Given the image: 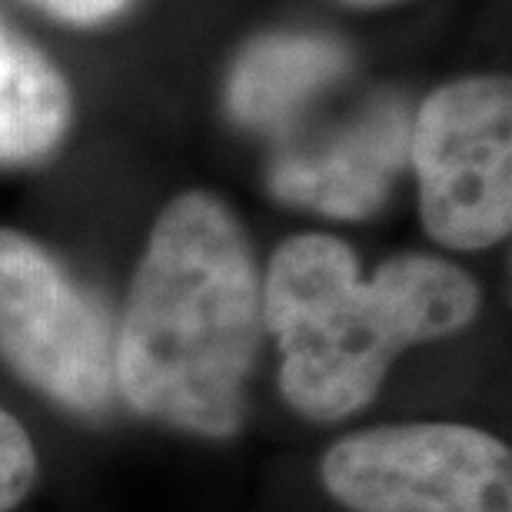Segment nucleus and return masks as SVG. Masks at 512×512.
<instances>
[{
	"label": "nucleus",
	"instance_id": "8",
	"mask_svg": "<svg viewBox=\"0 0 512 512\" xmlns=\"http://www.w3.org/2000/svg\"><path fill=\"white\" fill-rule=\"evenodd\" d=\"M70 124V90L54 64L0 24V163L50 153Z\"/></svg>",
	"mask_w": 512,
	"mask_h": 512
},
{
	"label": "nucleus",
	"instance_id": "4",
	"mask_svg": "<svg viewBox=\"0 0 512 512\" xmlns=\"http://www.w3.org/2000/svg\"><path fill=\"white\" fill-rule=\"evenodd\" d=\"M117 326L107 310L17 230H0V360L27 386L80 416L117 396Z\"/></svg>",
	"mask_w": 512,
	"mask_h": 512
},
{
	"label": "nucleus",
	"instance_id": "5",
	"mask_svg": "<svg viewBox=\"0 0 512 512\" xmlns=\"http://www.w3.org/2000/svg\"><path fill=\"white\" fill-rule=\"evenodd\" d=\"M419 213L433 240L486 250L512 227V97L503 77L439 87L409 127Z\"/></svg>",
	"mask_w": 512,
	"mask_h": 512
},
{
	"label": "nucleus",
	"instance_id": "6",
	"mask_svg": "<svg viewBox=\"0 0 512 512\" xmlns=\"http://www.w3.org/2000/svg\"><path fill=\"white\" fill-rule=\"evenodd\" d=\"M406 160V107L383 97L343 127L290 143L270 167V190L293 207L360 220L383 207Z\"/></svg>",
	"mask_w": 512,
	"mask_h": 512
},
{
	"label": "nucleus",
	"instance_id": "1",
	"mask_svg": "<svg viewBox=\"0 0 512 512\" xmlns=\"http://www.w3.org/2000/svg\"><path fill=\"white\" fill-rule=\"evenodd\" d=\"M263 283L240 220L190 190L167 203L117 326V396L143 419L230 439L247 416Z\"/></svg>",
	"mask_w": 512,
	"mask_h": 512
},
{
	"label": "nucleus",
	"instance_id": "9",
	"mask_svg": "<svg viewBox=\"0 0 512 512\" xmlns=\"http://www.w3.org/2000/svg\"><path fill=\"white\" fill-rule=\"evenodd\" d=\"M37 483V449L27 429L0 406V512H10Z\"/></svg>",
	"mask_w": 512,
	"mask_h": 512
},
{
	"label": "nucleus",
	"instance_id": "10",
	"mask_svg": "<svg viewBox=\"0 0 512 512\" xmlns=\"http://www.w3.org/2000/svg\"><path fill=\"white\" fill-rule=\"evenodd\" d=\"M50 14L64 17V20H77V24H94V20L114 17L117 10L127 7V0H34Z\"/></svg>",
	"mask_w": 512,
	"mask_h": 512
},
{
	"label": "nucleus",
	"instance_id": "2",
	"mask_svg": "<svg viewBox=\"0 0 512 512\" xmlns=\"http://www.w3.org/2000/svg\"><path fill=\"white\" fill-rule=\"evenodd\" d=\"M476 316L479 286L456 263L406 253L360 280L356 253L326 233L283 240L263 280L280 396L313 423L360 413L406 346L456 336Z\"/></svg>",
	"mask_w": 512,
	"mask_h": 512
},
{
	"label": "nucleus",
	"instance_id": "7",
	"mask_svg": "<svg viewBox=\"0 0 512 512\" xmlns=\"http://www.w3.org/2000/svg\"><path fill=\"white\" fill-rule=\"evenodd\" d=\"M346 67V50L326 37H263L233 67L230 114L243 127L280 130L293 124L316 94L333 87Z\"/></svg>",
	"mask_w": 512,
	"mask_h": 512
},
{
	"label": "nucleus",
	"instance_id": "3",
	"mask_svg": "<svg viewBox=\"0 0 512 512\" xmlns=\"http://www.w3.org/2000/svg\"><path fill=\"white\" fill-rule=\"evenodd\" d=\"M320 476L353 512H512V453L476 426L360 429L326 449Z\"/></svg>",
	"mask_w": 512,
	"mask_h": 512
},
{
	"label": "nucleus",
	"instance_id": "11",
	"mask_svg": "<svg viewBox=\"0 0 512 512\" xmlns=\"http://www.w3.org/2000/svg\"><path fill=\"white\" fill-rule=\"evenodd\" d=\"M350 4H366V7H380V4H393V0H350Z\"/></svg>",
	"mask_w": 512,
	"mask_h": 512
}]
</instances>
